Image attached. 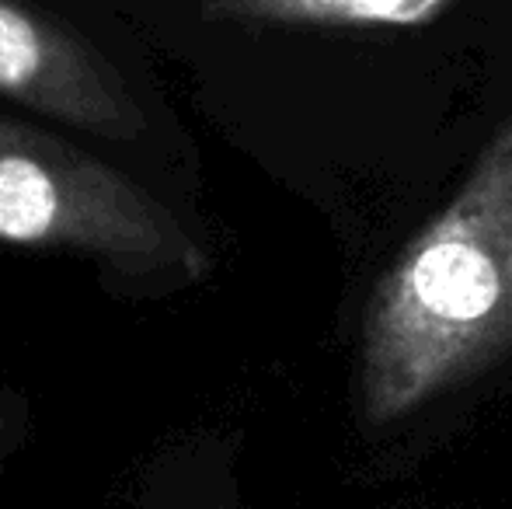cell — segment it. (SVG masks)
Here are the masks:
<instances>
[{
    "mask_svg": "<svg viewBox=\"0 0 512 509\" xmlns=\"http://www.w3.org/2000/svg\"><path fill=\"white\" fill-rule=\"evenodd\" d=\"M512 349V119L366 307L359 408L391 426Z\"/></svg>",
    "mask_w": 512,
    "mask_h": 509,
    "instance_id": "1",
    "label": "cell"
},
{
    "mask_svg": "<svg viewBox=\"0 0 512 509\" xmlns=\"http://www.w3.org/2000/svg\"><path fill=\"white\" fill-rule=\"evenodd\" d=\"M0 241L98 258L129 276L196 279L209 269L161 199L74 143L11 119H0Z\"/></svg>",
    "mask_w": 512,
    "mask_h": 509,
    "instance_id": "2",
    "label": "cell"
},
{
    "mask_svg": "<svg viewBox=\"0 0 512 509\" xmlns=\"http://www.w3.org/2000/svg\"><path fill=\"white\" fill-rule=\"evenodd\" d=\"M0 95L112 140L147 129L119 70L67 25L18 0H0Z\"/></svg>",
    "mask_w": 512,
    "mask_h": 509,
    "instance_id": "3",
    "label": "cell"
},
{
    "mask_svg": "<svg viewBox=\"0 0 512 509\" xmlns=\"http://www.w3.org/2000/svg\"><path fill=\"white\" fill-rule=\"evenodd\" d=\"M453 0H209V11L279 25L418 28L436 21Z\"/></svg>",
    "mask_w": 512,
    "mask_h": 509,
    "instance_id": "4",
    "label": "cell"
},
{
    "mask_svg": "<svg viewBox=\"0 0 512 509\" xmlns=\"http://www.w3.org/2000/svg\"><path fill=\"white\" fill-rule=\"evenodd\" d=\"M4 440H7V415H4V408H0V447H4Z\"/></svg>",
    "mask_w": 512,
    "mask_h": 509,
    "instance_id": "5",
    "label": "cell"
}]
</instances>
